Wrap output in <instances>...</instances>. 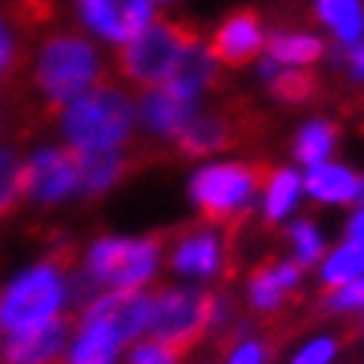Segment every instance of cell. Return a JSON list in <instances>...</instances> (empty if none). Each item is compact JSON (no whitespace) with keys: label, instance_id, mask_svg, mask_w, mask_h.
Returning <instances> with one entry per match:
<instances>
[{"label":"cell","instance_id":"obj_1","mask_svg":"<svg viewBox=\"0 0 364 364\" xmlns=\"http://www.w3.org/2000/svg\"><path fill=\"white\" fill-rule=\"evenodd\" d=\"M25 75H28L31 93L41 99L43 114L53 117L71 99L102 84L105 62L87 34L71 28H53L34 43Z\"/></svg>","mask_w":364,"mask_h":364},{"label":"cell","instance_id":"obj_2","mask_svg":"<svg viewBox=\"0 0 364 364\" xmlns=\"http://www.w3.org/2000/svg\"><path fill=\"white\" fill-rule=\"evenodd\" d=\"M62 133H65L68 149L75 151H108V149H121L133 133V102L121 87L102 84L90 87L87 93H80L77 99L59 112Z\"/></svg>","mask_w":364,"mask_h":364},{"label":"cell","instance_id":"obj_3","mask_svg":"<svg viewBox=\"0 0 364 364\" xmlns=\"http://www.w3.org/2000/svg\"><path fill=\"white\" fill-rule=\"evenodd\" d=\"M71 259H75V250L59 247L56 253H50L43 262H38L34 269H28L13 284L0 290V331L16 333L59 315L68 296L65 275L71 269Z\"/></svg>","mask_w":364,"mask_h":364},{"label":"cell","instance_id":"obj_4","mask_svg":"<svg viewBox=\"0 0 364 364\" xmlns=\"http://www.w3.org/2000/svg\"><path fill=\"white\" fill-rule=\"evenodd\" d=\"M272 176V167L262 161L253 164H210V167L198 170L192 179V201L198 207L204 223L225 225V229H238L247 220L250 201Z\"/></svg>","mask_w":364,"mask_h":364},{"label":"cell","instance_id":"obj_5","mask_svg":"<svg viewBox=\"0 0 364 364\" xmlns=\"http://www.w3.org/2000/svg\"><path fill=\"white\" fill-rule=\"evenodd\" d=\"M198 43V31L186 22H167L158 19L151 22L145 31H139L133 41L121 43L117 50V75L127 84L149 93L158 90L170 80V75L176 71L179 59L186 56Z\"/></svg>","mask_w":364,"mask_h":364},{"label":"cell","instance_id":"obj_6","mask_svg":"<svg viewBox=\"0 0 364 364\" xmlns=\"http://www.w3.org/2000/svg\"><path fill=\"white\" fill-rule=\"evenodd\" d=\"M223 299L201 290H158L151 294L149 331L151 340L167 343L188 355L201 343V336L220 321Z\"/></svg>","mask_w":364,"mask_h":364},{"label":"cell","instance_id":"obj_7","mask_svg":"<svg viewBox=\"0 0 364 364\" xmlns=\"http://www.w3.org/2000/svg\"><path fill=\"white\" fill-rule=\"evenodd\" d=\"M164 238H102L90 247L87 272L96 284L112 290H139L161 259Z\"/></svg>","mask_w":364,"mask_h":364},{"label":"cell","instance_id":"obj_8","mask_svg":"<svg viewBox=\"0 0 364 364\" xmlns=\"http://www.w3.org/2000/svg\"><path fill=\"white\" fill-rule=\"evenodd\" d=\"M87 31L108 43H127L151 25V0H75Z\"/></svg>","mask_w":364,"mask_h":364},{"label":"cell","instance_id":"obj_9","mask_svg":"<svg viewBox=\"0 0 364 364\" xmlns=\"http://www.w3.org/2000/svg\"><path fill=\"white\" fill-rule=\"evenodd\" d=\"M22 173L25 198L38 204H59L62 198L77 192V164L68 145L65 149H56V145L38 149L31 158H25Z\"/></svg>","mask_w":364,"mask_h":364},{"label":"cell","instance_id":"obj_10","mask_svg":"<svg viewBox=\"0 0 364 364\" xmlns=\"http://www.w3.org/2000/svg\"><path fill=\"white\" fill-rule=\"evenodd\" d=\"M250 121L244 117V108L238 112H213V114H195L182 130L173 136L176 149L186 158H207V154L235 149L247 136Z\"/></svg>","mask_w":364,"mask_h":364},{"label":"cell","instance_id":"obj_11","mask_svg":"<svg viewBox=\"0 0 364 364\" xmlns=\"http://www.w3.org/2000/svg\"><path fill=\"white\" fill-rule=\"evenodd\" d=\"M149 315H151V294H142V290H108V294L93 296L87 303L84 324L102 321L117 333V340L127 343L149 331Z\"/></svg>","mask_w":364,"mask_h":364},{"label":"cell","instance_id":"obj_12","mask_svg":"<svg viewBox=\"0 0 364 364\" xmlns=\"http://www.w3.org/2000/svg\"><path fill=\"white\" fill-rule=\"evenodd\" d=\"M266 50V34H262V22L257 13L238 10L225 19L210 38V59L216 65L225 68H244Z\"/></svg>","mask_w":364,"mask_h":364},{"label":"cell","instance_id":"obj_13","mask_svg":"<svg viewBox=\"0 0 364 364\" xmlns=\"http://www.w3.org/2000/svg\"><path fill=\"white\" fill-rule=\"evenodd\" d=\"M71 331V315H53L50 321L10 333L4 343V364H53L62 355Z\"/></svg>","mask_w":364,"mask_h":364},{"label":"cell","instance_id":"obj_14","mask_svg":"<svg viewBox=\"0 0 364 364\" xmlns=\"http://www.w3.org/2000/svg\"><path fill=\"white\" fill-rule=\"evenodd\" d=\"M28 38L31 28L10 6H0V96L13 93L28 68Z\"/></svg>","mask_w":364,"mask_h":364},{"label":"cell","instance_id":"obj_15","mask_svg":"<svg viewBox=\"0 0 364 364\" xmlns=\"http://www.w3.org/2000/svg\"><path fill=\"white\" fill-rule=\"evenodd\" d=\"M75 151V149H71ZM77 164V192L84 195H102L112 186H117L136 164L130 154H124L121 149H108V151H75Z\"/></svg>","mask_w":364,"mask_h":364},{"label":"cell","instance_id":"obj_16","mask_svg":"<svg viewBox=\"0 0 364 364\" xmlns=\"http://www.w3.org/2000/svg\"><path fill=\"white\" fill-rule=\"evenodd\" d=\"M139 114H142V121L151 133L176 136L182 127L195 117V102L186 99V96H179L176 90H170V87H158V90L142 93Z\"/></svg>","mask_w":364,"mask_h":364},{"label":"cell","instance_id":"obj_17","mask_svg":"<svg viewBox=\"0 0 364 364\" xmlns=\"http://www.w3.org/2000/svg\"><path fill=\"white\" fill-rule=\"evenodd\" d=\"M299 262H266L250 272V299L262 312H275L299 281Z\"/></svg>","mask_w":364,"mask_h":364},{"label":"cell","instance_id":"obj_18","mask_svg":"<svg viewBox=\"0 0 364 364\" xmlns=\"http://www.w3.org/2000/svg\"><path fill=\"white\" fill-rule=\"evenodd\" d=\"M306 188L309 195L327 204H349L364 195V179L355 176L352 170L340 164H315L306 173Z\"/></svg>","mask_w":364,"mask_h":364},{"label":"cell","instance_id":"obj_19","mask_svg":"<svg viewBox=\"0 0 364 364\" xmlns=\"http://www.w3.org/2000/svg\"><path fill=\"white\" fill-rule=\"evenodd\" d=\"M173 269L188 272V275H213L223 266V247L210 232H188L182 235L173 247Z\"/></svg>","mask_w":364,"mask_h":364},{"label":"cell","instance_id":"obj_20","mask_svg":"<svg viewBox=\"0 0 364 364\" xmlns=\"http://www.w3.org/2000/svg\"><path fill=\"white\" fill-rule=\"evenodd\" d=\"M262 75L269 77L272 96L281 99V102H287V105H303L309 99H315V93H318V77L312 71H299V68L266 62V65H262Z\"/></svg>","mask_w":364,"mask_h":364},{"label":"cell","instance_id":"obj_21","mask_svg":"<svg viewBox=\"0 0 364 364\" xmlns=\"http://www.w3.org/2000/svg\"><path fill=\"white\" fill-rule=\"evenodd\" d=\"M117 349H121V340L112 327L102 321H90L80 331L75 349L68 352V364H112Z\"/></svg>","mask_w":364,"mask_h":364},{"label":"cell","instance_id":"obj_22","mask_svg":"<svg viewBox=\"0 0 364 364\" xmlns=\"http://www.w3.org/2000/svg\"><path fill=\"white\" fill-rule=\"evenodd\" d=\"M315 13L343 43H358L364 38L361 0H315Z\"/></svg>","mask_w":364,"mask_h":364},{"label":"cell","instance_id":"obj_23","mask_svg":"<svg viewBox=\"0 0 364 364\" xmlns=\"http://www.w3.org/2000/svg\"><path fill=\"white\" fill-rule=\"evenodd\" d=\"M25 158L10 145H0V223L19 213V207L28 201L25 198Z\"/></svg>","mask_w":364,"mask_h":364},{"label":"cell","instance_id":"obj_24","mask_svg":"<svg viewBox=\"0 0 364 364\" xmlns=\"http://www.w3.org/2000/svg\"><path fill=\"white\" fill-rule=\"evenodd\" d=\"M266 50H269V62H275V65L299 68L321 59L324 43L318 38H309V34H275V38L266 41Z\"/></svg>","mask_w":364,"mask_h":364},{"label":"cell","instance_id":"obj_25","mask_svg":"<svg viewBox=\"0 0 364 364\" xmlns=\"http://www.w3.org/2000/svg\"><path fill=\"white\" fill-rule=\"evenodd\" d=\"M358 275H364V244L358 241H346L343 247H336L331 253V259L324 262L321 281L327 290H336L343 284H349Z\"/></svg>","mask_w":364,"mask_h":364},{"label":"cell","instance_id":"obj_26","mask_svg":"<svg viewBox=\"0 0 364 364\" xmlns=\"http://www.w3.org/2000/svg\"><path fill=\"white\" fill-rule=\"evenodd\" d=\"M333 142H336V127L327 124V121H312L306 124L303 130L296 133V161L306 164V167H315V164H324L327 154L333 151Z\"/></svg>","mask_w":364,"mask_h":364},{"label":"cell","instance_id":"obj_27","mask_svg":"<svg viewBox=\"0 0 364 364\" xmlns=\"http://www.w3.org/2000/svg\"><path fill=\"white\" fill-rule=\"evenodd\" d=\"M299 195V176L294 170H272L266 182V223H278L290 207L296 204Z\"/></svg>","mask_w":364,"mask_h":364},{"label":"cell","instance_id":"obj_28","mask_svg":"<svg viewBox=\"0 0 364 364\" xmlns=\"http://www.w3.org/2000/svg\"><path fill=\"white\" fill-rule=\"evenodd\" d=\"M290 238H294V247H296V262L299 266H312L321 257V235L312 223H296L290 229Z\"/></svg>","mask_w":364,"mask_h":364},{"label":"cell","instance_id":"obj_29","mask_svg":"<svg viewBox=\"0 0 364 364\" xmlns=\"http://www.w3.org/2000/svg\"><path fill=\"white\" fill-rule=\"evenodd\" d=\"M364 306V275H358L349 284L327 290L324 296V309L327 312H349V309H361Z\"/></svg>","mask_w":364,"mask_h":364},{"label":"cell","instance_id":"obj_30","mask_svg":"<svg viewBox=\"0 0 364 364\" xmlns=\"http://www.w3.org/2000/svg\"><path fill=\"white\" fill-rule=\"evenodd\" d=\"M336 352V340H315L294 358V364H327Z\"/></svg>","mask_w":364,"mask_h":364},{"label":"cell","instance_id":"obj_31","mask_svg":"<svg viewBox=\"0 0 364 364\" xmlns=\"http://www.w3.org/2000/svg\"><path fill=\"white\" fill-rule=\"evenodd\" d=\"M229 364H266V346L259 340H241L238 349L232 352Z\"/></svg>","mask_w":364,"mask_h":364},{"label":"cell","instance_id":"obj_32","mask_svg":"<svg viewBox=\"0 0 364 364\" xmlns=\"http://www.w3.org/2000/svg\"><path fill=\"white\" fill-rule=\"evenodd\" d=\"M349 71L358 80H364V43H355L349 50Z\"/></svg>","mask_w":364,"mask_h":364},{"label":"cell","instance_id":"obj_33","mask_svg":"<svg viewBox=\"0 0 364 364\" xmlns=\"http://www.w3.org/2000/svg\"><path fill=\"white\" fill-rule=\"evenodd\" d=\"M349 241L364 244V207H361V210L349 220Z\"/></svg>","mask_w":364,"mask_h":364},{"label":"cell","instance_id":"obj_34","mask_svg":"<svg viewBox=\"0 0 364 364\" xmlns=\"http://www.w3.org/2000/svg\"><path fill=\"white\" fill-rule=\"evenodd\" d=\"M0 364H4V331H0Z\"/></svg>","mask_w":364,"mask_h":364},{"label":"cell","instance_id":"obj_35","mask_svg":"<svg viewBox=\"0 0 364 364\" xmlns=\"http://www.w3.org/2000/svg\"><path fill=\"white\" fill-rule=\"evenodd\" d=\"M0 127H4V102H0Z\"/></svg>","mask_w":364,"mask_h":364}]
</instances>
